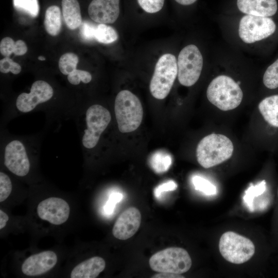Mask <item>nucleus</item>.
I'll return each mask as SVG.
<instances>
[{"mask_svg": "<svg viewBox=\"0 0 278 278\" xmlns=\"http://www.w3.org/2000/svg\"><path fill=\"white\" fill-rule=\"evenodd\" d=\"M114 112L118 128L121 133L135 131L143 119L142 103L138 98L128 90H122L117 94Z\"/></svg>", "mask_w": 278, "mask_h": 278, "instance_id": "nucleus-3", "label": "nucleus"}, {"mask_svg": "<svg viewBox=\"0 0 278 278\" xmlns=\"http://www.w3.org/2000/svg\"><path fill=\"white\" fill-rule=\"evenodd\" d=\"M141 214L135 207L125 210L118 217L113 229L112 234L117 239L126 240L138 231L141 223Z\"/></svg>", "mask_w": 278, "mask_h": 278, "instance_id": "nucleus-13", "label": "nucleus"}, {"mask_svg": "<svg viewBox=\"0 0 278 278\" xmlns=\"http://www.w3.org/2000/svg\"><path fill=\"white\" fill-rule=\"evenodd\" d=\"M68 81L73 85H78L81 82L88 83L92 80V75L88 71L76 69L67 75Z\"/></svg>", "mask_w": 278, "mask_h": 278, "instance_id": "nucleus-30", "label": "nucleus"}, {"mask_svg": "<svg viewBox=\"0 0 278 278\" xmlns=\"http://www.w3.org/2000/svg\"><path fill=\"white\" fill-rule=\"evenodd\" d=\"M21 65L13 61L10 57H5L0 60V71L4 74L9 72L13 74H19L21 71Z\"/></svg>", "mask_w": 278, "mask_h": 278, "instance_id": "nucleus-32", "label": "nucleus"}, {"mask_svg": "<svg viewBox=\"0 0 278 278\" xmlns=\"http://www.w3.org/2000/svg\"><path fill=\"white\" fill-rule=\"evenodd\" d=\"M54 95L52 86L44 80H37L32 84L29 93H22L16 98L17 110L23 113L33 110L37 106L51 99Z\"/></svg>", "mask_w": 278, "mask_h": 278, "instance_id": "nucleus-10", "label": "nucleus"}, {"mask_svg": "<svg viewBox=\"0 0 278 278\" xmlns=\"http://www.w3.org/2000/svg\"><path fill=\"white\" fill-rule=\"evenodd\" d=\"M172 163L171 157L168 154L158 151L151 157L150 164L151 168L157 173H163L167 171Z\"/></svg>", "mask_w": 278, "mask_h": 278, "instance_id": "nucleus-22", "label": "nucleus"}, {"mask_svg": "<svg viewBox=\"0 0 278 278\" xmlns=\"http://www.w3.org/2000/svg\"><path fill=\"white\" fill-rule=\"evenodd\" d=\"M14 8L30 17L36 18L39 12L38 0H13Z\"/></svg>", "mask_w": 278, "mask_h": 278, "instance_id": "nucleus-24", "label": "nucleus"}, {"mask_svg": "<svg viewBox=\"0 0 278 278\" xmlns=\"http://www.w3.org/2000/svg\"><path fill=\"white\" fill-rule=\"evenodd\" d=\"M140 7L146 12H159L163 7L164 0H137Z\"/></svg>", "mask_w": 278, "mask_h": 278, "instance_id": "nucleus-33", "label": "nucleus"}, {"mask_svg": "<svg viewBox=\"0 0 278 278\" xmlns=\"http://www.w3.org/2000/svg\"><path fill=\"white\" fill-rule=\"evenodd\" d=\"M96 24L88 21H82L79 27V36L83 42H89L95 40Z\"/></svg>", "mask_w": 278, "mask_h": 278, "instance_id": "nucleus-29", "label": "nucleus"}, {"mask_svg": "<svg viewBox=\"0 0 278 278\" xmlns=\"http://www.w3.org/2000/svg\"><path fill=\"white\" fill-rule=\"evenodd\" d=\"M178 3L182 5H189L196 2L197 0H175Z\"/></svg>", "mask_w": 278, "mask_h": 278, "instance_id": "nucleus-38", "label": "nucleus"}, {"mask_svg": "<svg viewBox=\"0 0 278 278\" xmlns=\"http://www.w3.org/2000/svg\"><path fill=\"white\" fill-rule=\"evenodd\" d=\"M27 51V46L22 40L14 42L10 37L4 38L0 42V52L5 57H10L12 54L22 56Z\"/></svg>", "mask_w": 278, "mask_h": 278, "instance_id": "nucleus-21", "label": "nucleus"}, {"mask_svg": "<svg viewBox=\"0 0 278 278\" xmlns=\"http://www.w3.org/2000/svg\"><path fill=\"white\" fill-rule=\"evenodd\" d=\"M277 194H278V192H277Z\"/></svg>", "mask_w": 278, "mask_h": 278, "instance_id": "nucleus-40", "label": "nucleus"}, {"mask_svg": "<svg viewBox=\"0 0 278 278\" xmlns=\"http://www.w3.org/2000/svg\"><path fill=\"white\" fill-rule=\"evenodd\" d=\"M263 81L268 89L273 90L278 88V59L267 68Z\"/></svg>", "mask_w": 278, "mask_h": 278, "instance_id": "nucleus-27", "label": "nucleus"}, {"mask_svg": "<svg viewBox=\"0 0 278 278\" xmlns=\"http://www.w3.org/2000/svg\"><path fill=\"white\" fill-rule=\"evenodd\" d=\"M90 18L99 24H112L119 14V0H93L88 7Z\"/></svg>", "mask_w": 278, "mask_h": 278, "instance_id": "nucleus-15", "label": "nucleus"}, {"mask_svg": "<svg viewBox=\"0 0 278 278\" xmlns=\"http://www.w3.org/2000/svg\"><path fill=\"white\" fill-rule=\"evenodd\" d=\"M57 256L52 251H45L27 258L22 265V271L27 276L41 275L51 270L57 264Z\"/></svg>", "mask_w": 278, "mask_h": 278, "instance_id": "nucleus-14", "label": "nucleus"}, {"mask_svg": "<svg viewBox=\"0 0 278 278\" xmlns=\"http://www.w3.org/2000/svg\"><path fill=\"white\" fill-rule=\"evenodd\" d=\"M276 30L274 22L269 17L247 14L240 20L238 34L246 43H253L265 39Z\"/></svg>", "mask_w": 278, "mask_h": 278, "instance_id": "nucleus-9", "label": "nucleus"}, {"mask_svg": "<svg viewBox=\"0 0 278 278\" xmlns=\"http://www.w3.org/2000/svg\"><path fill=\"white\" fill-rule=\"evenodd\" d=\"M177 187V184L173 181H168L158 186L154 190V196L159 198L163 193L175 190Z\"/></svg>", "mask_w": 278, "mask_h": 278, "instance_id": "nucleus-34", "label": "nucleus"}, {"mask_svg": "<svg viewBox=\"0 0 278 278\" xmlns=\"http://www.w3.org/2000/svg\"><path fill=\"white\" fill-rule=\"evenodd\" d=\"M237 5L244 13L264 17L274 15L277 10L276 0H237Z\"/></svg>", "mask_w": 278, "mask_h": 278, "instance_id": "nucleus-16", "label": "nucleus"}, {"mask_svg": "<svg viewBox=\"0 0 278 278\" xmlns=\"http://www.w3.org/2000/svg\"><path fill=\"white\" fill-rule=\"evenodd\" d=\"M149 263L151 269L154 271L181 274L189 270L192 262L185 249L169 247L153 254Z\"/></svg>", "mask_w": 278, "mask_h": 278, "instance_id": "nucleus-5", "label": "nucleus"}, {"mask_svg": "<svg viewBox=\"0 0 278 278\" xmlns=\"http://www.w3.org/2000/svg\"><path fill=\"white\" fill-rule=\"evenodd\" d=\"M40 218L54 225L65 222L70 216V207L64 199L50 197L40 202L37 208Z\"/></svg>", "mask_w": 278, "mask_h": 278, "instance_id": "nucleus-12", "label": "nucleus"}, {"mask_svg": "<svg viewBox=\"0 0 278 278\" xmlns=\"http://www.w3.org/2000/svg\"><path fill=\"white\" fill-rule=\"evenodd\" d=\"M219 249L225 259L235 264L247 262L255 253V246L250 239L232 231L221 235Z\"/></svg>", "mask_w": 278, "mask_h": 278, "instance_id": "nucleus-6", "label": "nucleus"}, {"mask_svg": "<svg viewBox=\"0 0 278 278\" xmlns=\"http://www.w3.org/2000/svg\"><path fill=\"white\" fill-rule=\"evenodd\" d=\"M192 181L196 190L207 195H212L216 193V186L208 180L202 177L194 176L192 179Z\"/></svg>", "mask_w": 278, "mask_h": 278, "instance_id": "nucleus-28", "label": "nucleus"}, {"mask_svg": "<svg viewBox=\"0 0 278 278\" xmlns=\"http://www.w3.org/2000/svg\"><path fill=\"white\" fill-rule=\"evenodd\" d=\"M233 151L234 146L229 138L223 134L212 133L199 142L196 157L202 167L208 168L228 160Z\"/></svg>", "mask_w": 278, "mask_h": 278, "instance_id": "nucleus-1", "label": "nucleus"}, {"mask_svg": "<svg viewBox=\"0 0 278 278\" xmlns=\"http://www.w3.org/2000/svg\"><path fill=\"white\" fill-rule=\"evenodd\" d=\"M63 19L67 27L72 30L80 27L82 20L80 8L77 0H62Z\"/></svg>", "mask_w": 278, "mask_h": 278, "instance_id": "nucleus-18", "label": "nucleus"}, {"mask_svg": "<svg viewBox=\"0 0 278 278\" xmlns=\"http://www.w3.org/2000/svg\"><path fill=\"white\" fill-rule=\"evenodd\" d=\"M203 59L198 47L194 44L184 47L178 60V78L181 84L190 86L198 80L203 67Z\"/></svg>", "mask_w": 278, "mask_h": 278, "instance_id": "nucleus-8", "label": "nucleus"}, {"mask_svg": "<svg viewBox=\"0 0 278 278\" xmlns=\"http://www.w3.org/2000/svg\"><path fill=\"white\" fill-rule=\"evenodd\" d=\"M111 120L109 111L100 105H93L85 112V128L81 142L85 149H92L98 144L102 133Z\"/></svg>", "mask_w": 278, "mask_h": 278, "instance_id": "nucleus-7", "label": "nucleus"}, {"mask_svg": "<svg viewBox=\"0 0 278 278\" xmlns=\"http://www.w3.org/2000/svg\"><path fill=\"white\" fill-rule=\"evenodd\" d=\"M79 58L73 53H66L61 56L59 60V68L62 74L68 75L77 69Z\"/></svg>", "mask_w": 278, "mask_h": 278, "instance_id": "nucleus-26", "label": "nucleus"}, {"mask_svg": "<svg viewBox=\"0 0 278 278\" xmlns=\"http://www.w3.org/2000/svg\"><path fill=\"white\" fill-rule=\"evenodd\" d=\"M265 190V182L263 181L256 185H252L246 190L243 201L249 211L253 212V204L256 197L262 195Z\"/></svg>", "mask_w": 278, "mask_h": 278, "instance_id": "nucleus-25", "label": "nucleus"}, {"mask_svg": "<svg viewBox=\"0 0 278 278\" xmlns=\"http://www.w3.org/2000/svg\"><path fill=\"white\" fill-rule=\"evenodd\" d=\"M152 277L155 278H183L182 275L179 274H176L169 272H160L159 273L154 274Z\"/></svg>", "mask_w": 278, "mask_h": 278, "instance_id": "nucleus-36", "label": "nucleus"}, {"mask_svg": "<svg viewBox=\"0 0 278 278\" xmlns=\"http://www.w3.org/2000/svg\"><path fill=\"white\" fill-rule=\"evenodd\" d=\"M9 220L8 215L2 210H0V229H3Z\"/></svg>", "mask_w": 278, "mask_h": 278, "instance_id": "nucleus-37", "label": "nucleus"}, {"mask_svg": "<svg viewBox=\"0 0 278 278\" xmlns=\"http://www.w3.org/2000/svg\"><path fill=\"white\" fill-rule=\"evenodd\" d=\"M123 197V195L120 193H113L105 207V211L108 214L111 213L114 208L116 203L120 201L122 199Z\"/></svg>", "mask_w": 278, "mask_h": 278, "instance_id": "nucleus-35", "label": "nucleus"}, {"mask_svg": "<svg viewBox=\"0 0 278 278\" xmlns=\"http://www.w3.org/2000/svg\"><path fill=\"white\" fill-rule=\"evenodd\" d=\"M177 76V61L175 56L171 54L161 56L150 80L149 89L152 96L158 99L166 98Z\"/></svg>", "mask_w": 278, "mask_h": 278, "instance_id": "nucleus-4", "label": "nucleus"}, {"mask_svg": "<svg viewBox=\"0 0 278 278\" xmlns=\"http://www.w3.org/2000/svg\"><path fill=\"white\" fill-rule=\"evenodd\" d=\"M12 183L9 177L5 173L0 172V202L4 201L12 191Z\"/></svg>", "mask_w": 278, "mask_h": 278, "instance_id": "nucleus-31", "label": "nucleus"}, {"mask_svg": "<svg viewBox=\"0 0 278 278\" xmlns=\"http://www.w3.org/2000/svg\"><path fill=\"white\" fill-rule=\"evenodd\" d=\"M208 101L222 111L235 109L241 103L242 91L233 78L227 75H219L213 79L206 90Z\"/></svg>", "mask_w": 278, "mask_h": 278, "instance_id": "nucleus-2", "label": "nucleus"}, {"mask_svg": "<svg viewBox=\"0 0 278 278\" xmlns=\"http://www.w3.org/2000/svg\"><path fill=\"white\" fill-rule=\"evenodd\" d=\"M44 25L46 32L51 36H56L62 27L61 12L60 8L52 5L45 11Z\"/></svg>", "mask_w": 278, "mask_h": 278, "instance_id": "nucleus-20", "label": "nucleus"}, {"mask_svg": "<svg viewBox=\"0 0 278 278\" xmlns=\"http://www.w3.org/2000/svg\"><path fill=\"white\" fill-rule=\"evenodd\" d=\"M258 109L269 124L278 128V95L265 98L259 103Z\"/></svg>", "mask_w": 278, "mask_h": 278, "instance_id": "nucleus-19", "label": "nucleus"}, {"mask_svg": "<svg viewBox=\"0 0 278 278\" xmlns=\"http://www.w3.org/2000/svg\"><path fill=\"white\" fill-rule=\"evenodd\" d=\"M118 39L116 31L111 26L106 24H99L95 32V40L102 44H110Z\"/></svg>", "mask_w": 278, "mask_h": 278, "instance_id": "nucleus-23", "label": "nucleus"}, {"mask_svg": "<svg viewBox=\"0 0 278 278\" xmlns=\"http://www.w3.org/2000/svg\"><path fill=\"white\" fill-rule=\"evenodd\" d=\"M106 267L103 258L94 256L85 260L76 266L71 271V278H95Z\"/></svg>", "mask_w": 278, "mask_h": 278, "instance_id": "nucleus-17", "label": "nucleus"}, {"mask_svg": "<svg viewBox=\"0 0 278 278\" xmlns=\"http://www.w3.org/2000/svg\"><path fill=\"white\" fill-rule=\"evenodd\" d=\"M38 60H41V61L45 60V58L43 56H42L38 57Z\"/></svg>", "mask_w": 278, "mask_h": 278, "instance_id": "nucleus-39", "label": "nucleus"}, {"mask_svg": "<svg viewBox=\"0 0 278 278\" xmlns=\"http://www.w3.org/2000/svg\"><path fill=\"white\" fill-rule=\"evenodd\" d=\"M4 164L12 173L19 177L26 176L30 168L26 148L19 140L8 142L4 149Z\"/></svg>", "mask_w": 278, "mask_h": 278, "instance_id": "nucleus-11", "label": "nucleus"}]
</instances>
